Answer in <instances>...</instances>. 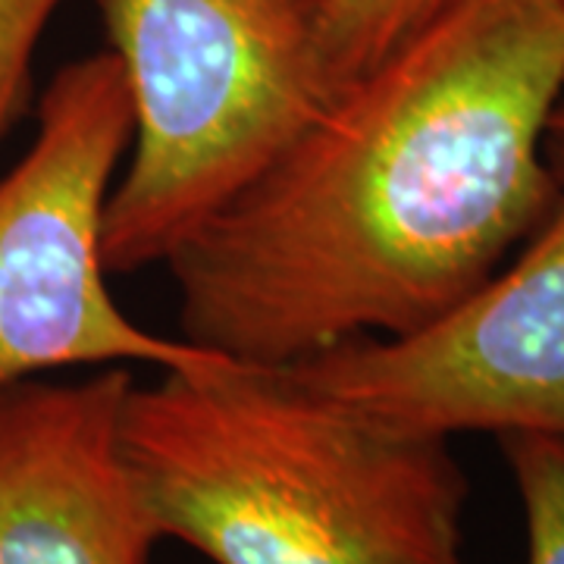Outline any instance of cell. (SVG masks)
<instances>
[{
    "label": "cell",
    "instance_id": "cell-1",
    "mask_svg": "<svg viewBox=\"0 0 564 564\" xmlns=\"http://www.w3.org/2000/svg\"><path fill=\"white\" fill-rule=\"evenodd\" d=\"M564 0H455L166 258L180 336L285 367L445 317L562 195Z\"/></svg>",
    "mask_w": 564,
    "mask_h": 564
},
{
    "label": "cell",
    "instance_id": "cell-2",
    "mask_svg": "<svg viewBox=\"0 0 564 564\" xmlns=\"http://www.w3.org/2000/svg\"><path fill=\"white\" fill-rule=\"evenodd\" d=\"M122 445L163 540L214 564H464L448 440L370 421L282 367L132 383Z\"/></svg>",
    "mask_w": 564,
    "mask_h": 564
},
{
    "label": "cell",
    "instance_id": "cell-3",
    "mask_svg": "<svg viewBox=\"0 0 564 564\" xmlns=\"http://www.w3.org/2000/svg\"><path fill=\"white\" fill-rule=\"evenodd\" d=\"M326 0H98L132 104L107 273L166 263L336 98Z\"/></svg>",
    "mask_w": 564,
    "mask_h": 564
},
{
    "label": "cell",
    "instance_id": "cell-4",
    "mask_svg": "<svg viewBox=\"0 0 564 564\" xmlns=\"http://www.w3.org/2000/svg\"><path fill=\"white\" fill-rule=\"evenodd\" d=\"M129 141L132 104L113 51L47 82L35 141L0 180V389L66 367L202 373L232 364L144 329L110 295L104 210Z\"/></svg>",
    "mask_w": 564,
    "mask_h": 564
},
{
    "label": "cell",
    "instance_id": "cell-5",
    "mask_svg": "<svg viewBox=\"0 0 564 564\" xmlns=\"http://www.w3.org/2000/svg\"><path fill=\"white\" fill-rule=\"evenodd\" d=\"M555 173L562 195L543 226L445 317L282 370L323 399L417 436H564V163Z\"/></svg>",
    "mask_w": 564,
    "mask_h": 564
},
{
    "label": "cell",
    "instance_id": "cell-6",
    "mask_svg": "<svg viewBox=\"0 0 564 564\" xmlns=\"http://www.w3.org/2000/svg\"><path fill=\"white\" fill-rule=\"evenodd\" d=\"M126 367L0 389V564H151L161 530L122 445Z\"/></svg>",
    "mask_w": 564,
    "mask_h": 564
},
{
    "label": "cell",
    "instance_id": "cell-7",
    "mask_svg": "<svg viewBox=\"0 0 564 564\" xmlns=\"http://www.w3.org/2000/svg\"><path fill=\"white\" fill-rule=\"evenodd\" d=\"M455 0H326L323 39L333 79L343 88L389 57Z\"/></svg>",
    "mask_w": 564,
    "mask_h": 564
},
{
    "label": "cell",
    "instance_id": "cell-8",
    "mask_svg": "<svg viewBox=\"0 0 564 564\" xmlns=\"http://www.w3.org/2000/svg\"><path fill=\"white\" fill-rule=\"evenodd\" d=\"M505 462L527 521V564H564V436L505 433Z\"/></svg>",
    "mask_w": 564,
    "mask_h": 564
},
{
    "label": "cell",
    "instance_id": "cell-9",
    "mask_svg": "<svg viewBox=\"0 0 564 564\" xmlns=\"http://www.w3.org/2000/svg\"><path fill=\"white\" fill-rule=\"evenodd\" d=\"M63 0H0V144L22 117L32 88V61Z\"/></svg>",
    "mask_w": 564,
    "mask_h": 564
},
{
    "label": "cell",
    "instance_id": "cell-10",
    "mask_svg": "<svg viewBox=\"0 0 564 564\" xmlns=\"http://www.w3.org/2000/svg\"><path fill=\"white\" fill-rule=\"evenodd\" d=\"M549 161H552V166L564 163V101L558 104L552 126H549Z\"/></svg>",
    "mask_w": 564,
    "mask_h": 564
}]
</instances>
